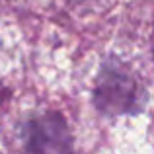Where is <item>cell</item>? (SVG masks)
I'll return each mask as SVG.
<instances>
[{
	"label": "cell",
	"mask_w": 154,
	"mask_h": 154,
	"mask_svg": "<svg viewBox=\"0 0 154 154\" xmlns=\"http://www.w3.org/2000/svg\"><path fill=\"white\" fill-rule=\"evenodd\" d=\"M96 103L107 113H123L137 105V84L119 70H105L96 90Z\"/></svg>",
	"instance_id": "6da1fadb"
},
{
	"label": "cell",
	"mask_w": 154,
	"mask_h": 154,
	"mask_svg": "<svg viewBox=\"0 0 154 154\" xmlns=\"http://www.w3.org/2000/svg\"><path fill=\"white\" fill-rule=\"evenodd\" d=\"M63 119L59 115H45L33 119L26 131V150L31 152H63L70 148Z\"/></svg>",
	"instance_id": "7a4b0ae2"
}]
</instances>
